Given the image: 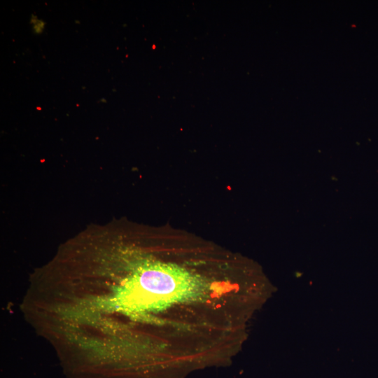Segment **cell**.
<instances>
[{"mask_svg": "<svg viewBox=\"0 0 378 378\" xmlns=\"http://www.w3.org/2000/svg\"><path fill=\"white\" fill-rule=\"evenodd\" d=\"M101 101H102V102H106V99H105L104 98H102V99H101Z\"/></svg>", "mask_w": 378, "mask_h": 378, "instance_id": "obj_3", "label": "cell"}, {"mask_svg": "<svg viewBox=\"0 0 378 378\" xmlns=\"http://www.w3.org/2000/svg\"><path fill=\"white\" fill-rule=\"evenodd\" d=\"M30 23L32 24V29L35 34H40L43 31L46 22L34 14L31 15Z\"/></svg>", "mask_w": 378, "mask_h": 378, "instance_id": "obj_2", "label": "cell"}, {"mask_svg": "<svg viewBox=\"0 0 378 378\" xmlns=\"http://www.w3.org/2000/svg\"><path fill=\"white\" fill-rule=\"evenodd\" d=\"M120 294L125 309L160 310L203 295L205 286L195 275L171 263L146 262L125 279Z\"/></svg>", "mask_w": 378, "mask_h": 378, "instance_id": "obj_1", "label": "cell"}]
</instances>
